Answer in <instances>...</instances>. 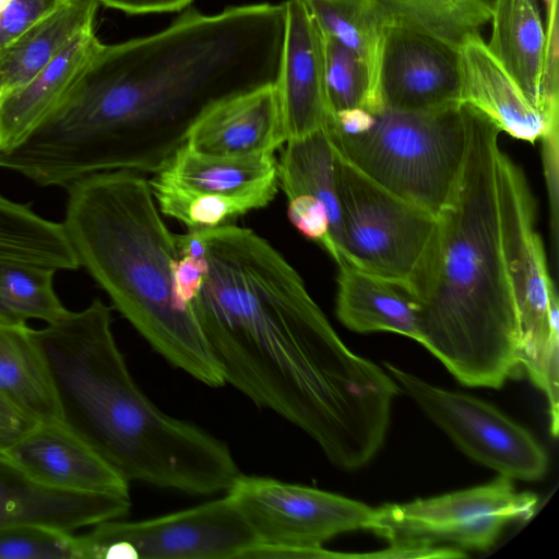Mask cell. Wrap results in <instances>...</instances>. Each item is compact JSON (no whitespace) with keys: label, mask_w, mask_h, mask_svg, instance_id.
<instances>
[{"label":"cell","mask_w":559,"mask_h":559,"mask_svg":"<svg viewBox=\"0 0 559 559\" xmlns=\"http://www.w3.org/2000/svg\"><path fill=\"white\" fill-rule=\"evenodd\" d=\"M282 4L185 11L167 28L102 44L59 104L23 140L48 186L115 170L156 173L214 104L278 76Z\"/></svg>","instance_id":"cell-1"},{"label":"cell","mask_w":559,"mask_h":559,"mask_svg":"<svg viewBox=\"0 0 559 559\" xmlns=\"http://www.w3.org/2000/svg\"><path fill=\"white\" fill-rule=\"evenodd\" d=\"M209 273L192 302L225 383L288 420L335 466L382 447L400 388L350 352L294 266L253 230L202 229Z\"/></svg>","instance_id":"cell-2"},{"label":"cell","mask_w":559,"mask_h":559,"mask_svg":"<svg viewBox=\"0 0 559 559\" xmlns=\"http://www.w3.org/2000/svg\"><path fill=\"white\" fill-rule=\"evenodd\" d=\"M500 132L469 106L464 163L416 296L420 344L464 385L492 389L520 367L519 289L539 238L532 191Z\"/></svg>","instance_id":"cell-3"},{"label":"cell","mask_w":559,"mask_h":559,"mask_svg":"<svg viewBox=\"0 0 559 559\" xmlns=\"http://www.w3.org/2000/svg\"><path fill=\"white\" fill-rule=\"evenodd\" d=\"M32 332L61 424L129 483L206 496L226 491L240 475L224 441L167 415L143 393L100 299Z\"/></svg>","instance_id":"cell-4"},{"label":"cell","mask_w":559,"mask_h":559,"mask_svg":"<svg viewBox=\"0 0 559 559\" xmlns=\"http://www.w3.org/2000/svg\"><path fill=\"white\" fill-rule=\"evenodd\" d=\"M66 190L62 225L80 267L169 364L205 385L226 384L193 309L174 297L176 235L162 219L148 181L115 170Z\"/></svg>","instance_id":"cell-5"},{"label":"cell","mask_w":559,"mask_h":559,"mask_svg":"<svg viewBox=\"0 0 559 559\" xmlns=\"http://www.w3.org/2000/svg\"><path fill=\"white\" fill-rule=\"evenodd\" d=\"M324 129L336 154L360 174L439 216L464 163L469 105L426 111L357 108L330 115Z\"/></svg>","instance_id":"cell-6"},{"label":"cell","mask_w":559,"mask_h":559,"mask_svg":"<svg viewBox=\"0 0 559 559\" xmlns=\"http://www.w3.org/2000/svg\"><path fill=\"white\" fill-rule=\"evenodd\" d=\"M335 155L341 263L396 283L416 299L435 248L438 216L386 191Z\"/></svg>","instance_id":"cell-7"},{"label":"cell","mask_w":559,"mask_h":559,"mask_svg":"<svg viewBox=\"0 0 559 559\" xmlns=\"http://www.w3.org/2000/svg\"><path fill=\"white\" fill-rule=\"evenodd\" d=\"M536 495L518 491L512 479L491 483L407 503L384 504L373 510L368 530L389 547L430 549L444 547L487 550L512 522L532 519Z\"/></svg>","instance_id":"cell-8"},{"label":"cell","mask_w":559,"mask_h":559,"mask_svg":"<svg viewBox=\"0 0 559 559\" xmlns=\"http://www.w3.org/2000/svg\"><path fill=\"white\" fill-rule=\"evenodd\" d=\"M78 543L81 559H242L258 539L226 495L147 520H107Z\"/></svg>","instance_id":"cell-9"},{"label":"cell","mask_w":559,"mask_h":559,"mask_svg":"<svg viewBox=\"0 0 559 559\" xmlns=\"http://www.w3.org/2000/svg\"><path fill=\"white\" fill-rule=\"evenodd\" d=\"M389 374L421 411L474 461L510 479H540L548 465L539 442L492 405L432 385L385 362Z\"/></svg>","instance_id":"cell-10"},{"label":"cell","mask_w":559,"mask_h":559,"mask_svg":"<svg viewBox=\"0 0 559 559\" xmlns=\"http://www.w3.org/2000/svg\"><path fill=\"white\" fill-rule=\"evenodd\" d=\"M226 495L258 543L323 547L330 538L368 530L372 508L333 492L262 476L239 475Z\"/></svg>","instance_id":"cell-11"},{"label":"cell","mask_w":559,"mask_h":559,"mask_svg":"<svg viewBox=\"0 0 559 559\" xmlns=\"http://www.w3.org/2000/svg\"><path fill=\"white\" fill-rule=\"evenodd\" d=\"M379 96L384 108L403 111L461 104L457 48L390 20L380 61Z\"/></svg>","instance_id":"cell-12"},{"label":"cell","mask_w":559,"mask_h":559,"mask_svg":"<svg viewBox=\"0 0 559 559\" xmlns=\"http://www.w3.org/2000/svg\"><path fill=\"white\" fill-rule=\"evenodd\" d=\"M285 35L275 84L285 142L324 127L325 37L304 0H287Z\"/></svg>","instance_id":"cell-13"},{"label":"cell","mask_w":559,"mask_h":559,"mask_svg":"<svg viewBox=\"0 0 559 559\" xmlns=\"http://www.w3.org/2000/svg\"><path fill=\"white\" fill-rule=\"evenodd\" d=\"M130 495L69 491L45 485L0 454V528L35 524L73 532L130 510Z\"/></svg>","instance_id":"cell-14"},{"label":"cell","mask_w":559,"mask_h":559,"mask_svg":"<svg viewBox=\"0 0 559 559\" xmlns=\"http://www.w3.org/2000/svg\"><path fill=\"white\" fill-rule=\"evenodd\" d=\"M285 143L275 85L223 99L187 131L183 144L211 156H250L274 153Z\"/></svg>","instance_id":"cell-15"},{"label":"cell","mask_w":559,"mask_h":559,"mask_svg":"<svg viewBox=\"0 0 559 559\" xmlns=\"http://www.w3.org/2000/svg\"><path fill=\"white\" fill-rule=\"evenodd\" d=\"M7 455L55 488L129 495V481L61 423H38Z\"/></svg>","instance_id":"cell-16"},{"label":"cell","mask_w":559,"mask_h":559,"mask_svg":"<svg viewBox=\"0 0 559 559\" xmlns=\"http://www.w3.org/2000/svg\"><path fill=\"white\" fill-rule=\"evenodd\" d=\"M461 102L488 117L501 132L534 144L552 128L492 56L479 33L457 48Z\"/></svg>","instance_id":"cell-17"},{"label":"cell","mask_w":559,"mask_h":559,"mask_svg":"<svg viewBox=\"0 0 559 559\" xmlns=\"http://www.w3.org/2000/svg\"><path fill=\"white\" fill-rule=\"evenodd\" d=\"M336 316L358 333L392 332L421 343L417 301L403 286L341 263Z\"/></svg>","instance_id":"cell-18"},{"label":"cell","mask_w":559,"mask_h":559,"mask_svg":"<svg viewBox=\"0 0 559 559\" xmlns=\"http://www.w3.org/2000/svg\"><path fill=\"white\" fill-rule=\"evenodd\" d=\"M100 45L94 28L82 33L32 80L0 98V150L17 143L59 104Z\"/></svg>","instance_id":"cell-19"},{"label":"cell","mask_w":559,"mask_h":559,"mask_svg":"<svg viewBox=\"0 0 559 559\" xmlns=\"http://www.w3.org/2000/svg\"><path fill=\"white\" fill-rule=\"evenodd\" d=\"M98 3L62 0L14 40L0 49V98L46 68L74 38L94 28Z\"/></svg>","instance_id":"cell-20"},{"label":"cell","mask_w":559,"mask_h":559,"mask_svg":"<svg viewBox=\"0 0 559 559\" xmlns=\"http://www.w3.org/2000/svg\"><path fill=\"white\" fill-rule=\"evenodd\" d=\"M490 20L488 49L542 111L547 37L537 0H493Z\"/></svg>","instance_id":"cell-21"},{"label":"cell","mask_w":559,"mask_h":559,"mask_svg":"<svg viewBox=\"0 0 559 559\" xmlns=\"http://www.w3.org/2000/svg\"><path fill=\"white\" fill-rule=\"evenodd\" d=\"M158 171L183 187L224 197H245L278 187L274 153L211 156L182 144Z\"/></svg>","instance_id":"cell-22"},{"label":"cell","mask_w":559,"mask_h":559,"mask_svg":"<svg viewBox=\"0 0 559 559\" xmlns=\"http://www.w3.org/2000/svg\"><path fill=\"white\" fill-rule=\"evenodd\" d=\"M277 162V182L287 200L304 197L328 212L340 264L343 260L342 212L336 178V155L324 129L287 140Z\"/></svg>","instance_id":"cell-23"},{"label":"cell","mask_w":559,"mask_h":559,"mask_svg":"<svg viewBox=\"0 0 559 559\" xmlns=\"http://www.w3.org/2000/svg\"><path fill=\"white\" fill-rule=\"evenodd\" d=\"M26 325L0 322V390L38 423H61L40 350Z\"/></svg>","instance_id":"cell-24"},{"label":"cell","mask_w":559,"mask_h":559,"mask_svg":"<svg viewBox=\"0 0 559 559\" xmlns=\"http://www.w3.org/2000/svg\"><path fill=\"white\" fill-rule=\"evenodd\" d=\"M0 261L34 264L56 272L80 267L62 223L48 221L1 194Z\"/></svg>","instance_id":"cell-25"},{"label":"cell","mask_w":559,"mask_h":559,"mask_svg":"<svg viewBox=\"0 0 559 559\" xmlns=\"http://www.w3.org/2000/svg\"><path fill=\"white\" fill-rule=\"evenodd\" d=\"M304 2L324 36L350 50L361 61L380 99L379 69L390 20L378 0Z\"/></svg>","instance_id":"cell-26"},{"label":"cell","mask_w":559,"mask_h":559,"mask_svg":"<svg viewBox=\"0 0 559 559\" xmlns=\"http://www.w3.org/2000/svg\"><path fill=\"white\" fill-rule=\"evenodd\" d=\"M159 211L189 229L214 228L247 212L266 206L277 188L245 197H224L183 187L160 171L148 181Z\"/></svg>","instance_id":"cell-27"},{"label":"cell","mask_w":559,"mask_h":559,"mask_svg":"<svg viewBox=\"0 0 559 559\" xmlns=\"http://www.w3.org/2000/svg\"><path fill=\"white\" fill-rule=\"evenodd\" d=\"M56 271L26 263L0 261V322L26 325L31 319L47 324L69 310L53 288Z\"/></svg>","instance_id":"cell-28"},{"label":"cell","mask_w":559,"mask_h":559,"mask_svg":"<svg viewBox=\"0 0 559 559\" xmlns=\"http://www.w3.org/2000/svg\"><path fill=\"white\" fill-rule=\"evenodd\" d=\"M389 20L420 28L459 48L491 19L481 0H378Z\"/></svg>","instance_id":"cell-29"},{"label":"cell","mask_w":559,"mask_h":559,"mask_svg":"<svg viewBox=\"0 0 559 559\" xmlns=\"http://www.w3.org/2000/svg\"><path fill=\"white\" fill-rule=\"evenodd\" d=\"M325 93L330 115L357 108L371 112L383 108L361 61L329 37H325Z\"/></svg>","instance_id":"cell-30"},{"label":"cell","mask_w":559,"mask_h":559,"mask_svg":"<svg viewBox=\"0 0 559 559\" xmlns=\"http://www.w3.org/2000/svg\"><path fill=\"white\" fill-rule=\"evenodd\" d=\"M0 559H81L71 532L35 524L0 528Z\"/></svg>","instance_id":"cell-31"},{"label":"cell","mask_w":559,"mask_h":559,"mask_svg":"<svg viewBox=\"0 0 559 559\" xmlns=\"http://www.w3.org/2000/svg\"><path fill=\"white\" fill-rule=\"evenodd\" d=\"M62 0H11L0 11V49L50 13Z\"/></svg>","instance_id":"cell-32"},{"label":"cell","mask_w":559,"mask_h":559,"mask_svg":"<svg viewBox=\"0 0 559 559\" xmlns=\"http://www.w3.org/2000/svg\"><path fill=\"white\" fill-rule=\"evenodd\" d=\"M207 273V257L181 255L174 262L173 293L180 307L193 309L192 302L198 296Z\"/></svg>","instance_id":"cell-33"},{"label":"cell","mask_w":559,"mask_h":559,"mask_svg":"<svg viewBox=\"0 0 559 559\" xmlns=\"http://www.w3.org/2000/svg\"><path fill=\"white\" fill-rule=\"evenodd\" d=\"M37 424L0 390V454L7 455Z\"/></svg>","instance_id":"cell-34"},{"label":"cell","mask_w":559,"mask_h":559,"mask_svg":"<svg viewBox=\"0 0 559 559\" xmlns=\"http://www.w3.org/2000/svg\"><path fill=\"white\" fill-rule=\"evenodd\" d=\"M542 156L545 178L547 182L549 206H550V225L554 242V251L557 253L558 237V127L548 130L540 139Z\"/></svg>","instance_id":"cell-35"},{"label":"cell","mask_w":559,"mask_h":559,"mask_svg":"<svg viewBox=\"0 0 559 559\" xmlns=\"http://www.w3.org/2000/svg\"><path fill=\"white\" fill-rule=\"evenodd\" d=\"M310 558H360L358 554H341L323 547L255 543L242 559H310Z\"/></svg>","instance_id":"cell-36"},{"label":"cell","mask_w":559,"mask_h":559,"mask_svg":"<svg viewBox=\"0 0 559 559\" xmlns=\"http://www.w3.org/2000/svg\"><path fill=\"white\" fill-rule=\"evenodd\" d=\"M128 14L160 13L180 11L192 0H94Z\"/></svg>","instance_id":"cell-37"},{"label":"cell","mask_w":559,"mask_h":559,"mask_svg":"<svg viewBox=\"0 0 559 559\" xmlns=\"http://www.w3.org/2000/svg\"><path fill=\"white\" fill-rule=\"evenodd\" d=\"M10 2L11 0H0V11L3 10Z\"/></svg>","instance_id":"cell-38"}]
</instances>
